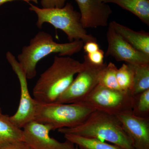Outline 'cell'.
I'll use <instances>...</instances> for the list:
<instances>
[{
	"label": "cell",
	"mask_w": 149,
	"mask_h": 149,
	"mask_svg": "<svg viewBox=\"0 0 149 149\" xmlns=\"http://www.w3.org/2000/svg\"><path fill=\"white\" fill-rule=\"evenodd\" d=\"M131 65L134 72L133 86L131 93L134 97L149 89V64Z\"/></svg>",
	"instance_id": "17"
},
{
	"label": "cell",
	"mask_w": 149,
	"mask_h": 149,
	"mask_svg": "<svg viewBox=\"0 0 149 149\" xmlns=\"http://www.w3.org/2000/svg\"><path fill=\"white\" fill-rule=\"evenodd\" d=\"M23 139L22 129L18 128L12 122L8 115L0 114V146Z\"/></svg>",
	"instance_id": "15"
},
{
	"label": "cell",
	"mask_w": 149,
	"mask_h": 149,
	"mask_svg": "<svg viewBox=\"0 0 149 149\" xmlns=\"http://www.w3.org/2000/svg\"><path fill=\"white\" fill-rule=\"evenodd\" d=\"M62 134H71L107 141L123 149H135L117 116L95 110L80 125L58 130Z\"/></svg>",
	"instance_id": "2"
},
{
	"label": "cell",
	"mask_w": 149,
	"mask_h": 149,
	"mask_svg": "<svg viewBox=\"0 0 149 149\" xmlns=\"http://www.w3.org/2000/svg\"><path fill=\"white\" fill-rule=\"evenodd\" d=\"M67 141L76 145L79 149H123L116 145L99 139L82 137L71 134H65Z\"/></svg>",
	"instance_id": "16"
},
{
	"label": "cell",
	"mask_w": 149,
	"mask_h": 149,
	"mask_svg": "<svg viewBox=\"0 0 149 149\" xmlns=\"http://www.w3.org/2000/svg\"><path fill=\"white\" fill-rule=\"evenodd\" d=\"M29 10L37 16L36 26L42 28L45 23L52 25L56 29L63 31L69 42L82 40L84 42H97V39L88 34L83 27L80 12L75 10L70 3H67L62 8H40L29 3Z\"/></svg>",
	"instance_id": "4"
},
{
	"label": "cell",
	"mask_w": 149,
	"mask_h": 149,
	"mask_svg": "<svg viewBox=\"0 0 149 149\" xmlns=\"http://www.w3.org/2000/svg\"><path fill=\"white\" fill-rule=\"evenodd\" d=\"M6 58L13 70L17 76L20 88V97L17 111L10 116V120L18 128H23L27 123L34 120L38 102L30 95L27 78L15 56L10 52L6 54Z\"/></svg>",
	"instance_id": "8"
},
{
	"label": "cell",
	"mask_w": 149,
	"mask_h": 149,
	"mask_svg": "<svg viewBox=\"0 0 149 149\" xmlns=\"http://www.w3.org/2000/svg\"><path fill=\"white\" fill-rule=\"evenodd\" d=\"M74 149H79L78 148H77V147H76V148H74Z\"/></svg>",
	"instance_id": "28"
},
{
	"label": "cell",
	"mask_w": 149,
	"mask_h": 149,
	"mask_svg": "<svg viewBox=\"0 0 149 149\" xmlns=\"http://www.w3.org/2000/svg\"><path fill=\"white\" fill-rule=\"evenodd\" d=\"M85 66L78 72L67 89L55 102L59 103L77 102L89 95L99 84L100 78L107 63L97 65L91 63L84 56Z\"/></svg>",
	"instance_id": "7"
},
{
	"label": "cell",
	"mask_w": 149,
	"mask_h": 149,
	"mask_svg": "<svg viewBox=\"0 0 149 149\" xmlns=\"http://www.w3.org/2000/svg\"><path fill=\"white\" fill-rule=\"evenodd\" d=\"M0 149H32L23 140L8 142L0 146Z\"/></svg>",
	"instance_id": "21"
},
{
	"label": "cell",
	"mask_w": 149,
	"mask_h": 149,
	"mask_svg": "<svg viewBox=\"0 0 149 149\" xmlns=\"http://www.w3.org/2000/svg\"><path fill=\"white\" fill-rule=\"evenodd\" d=\"M84 66V63L70 56H55L53 63L40 74L33 88L34 99L40 103L54 102Z\"/></svg>",
	"instance_id": "1"
},
{
	"label": "cell",
	"mask_w": 149,
	"mask_h": 149,
	"mask_svg": "<svg viewBox=\"0 0 149 149\" xmlns=\"http://www.w3.org/2000/svg\"><path fill=\"white\" fill-rule=\"evenodd\" d=\"M100 1L102 2L105 3V2L107 0H100Z\"/></svg>",
	"instance_id": "26"
},
{
	"label": "cell",
	"mask_w": 149,
	"mask_h": 149,
	"mask_svg": "<svg viewBox=\"0 0 149 149\" xmlns=\"http://www.w3.org/2000/svg\"><path fill=\"white\" fill-rule=\"evenodd\" d=\"M116 116L131 140L134 149H149L148 117L136 115L132 111Z\"/></svg>",
	"instance_id": "11"
},
{
	"label": "cell",
	"mask_w": 149,
	"mask_h": 149,
	"mask_svg": "<svg viewBox=\"0 0 149 149\" xmlns=\"http://www.w3.org/2000/svg\"><path fill=\"white\" fill-rule=\"evenodd\" d=\"M22 1L25 2L30 3V2H34L35 3H38L39 0H0V6L2 5L3 4L10 2L13 1Z\"/></svg>",
	"instance_id": "25"
},
{
	"label": "cell",
	"mask_w": 149,
	"mask_h": 149,
	"mask_svg": "<svg viewBox=\"0 0 149 149\" xmlns=\"http://www.w3.org/2000/svg\"><path fill=\"white\" fill-rule=\"evenodd\" d=\"M95 111L81 104L38 103L34 120L47 124L53 130L80 125Z\"/></svg>",
	"instance_id": "5"
},
{
	"label": "cell",
	"mask_w": 149,
	"mask_h": 149,
	"mask_svg": "<svg viewBox=\"0 0 149 149\" xmlns=\"http://www.w3.org/2000/svg\"><path fill=\"white\" fill-rule=\"evenodd\" d=\"M115 30L137 50L149 56V33L136 32L129 27L113 21L110 22Z\"/></svg>",
	"instance_id": "13"
},
{
	"label": "cell",
	"mask_w": 149,
	"mask_h": 149,
	"mask_svg": "<svg viewBox=\"0 0 149 149\" xmlns=\"http://www.w3.org/2000/svg\"><path fill=\"white\" fill-rule=\"evenodd\" d=\"M84 44L82 40L57 43L54 41L50 34L40 31L30 40L29 45L22 47L21 53L17 56V60L27 79L31 80L36 76L37 63L43 58L52 54H58L62 56H70L79 53L83 49Z\"/></svg>",
	"instance_id": "3"
},
{
	"label": "cell",
	"mask_w": 149,
	"mask_h": 149,
	"mask_svg": "<svg viewBox=\"0 0 149 149\" xmlns=\"http://www.w3.org/2000/svg\"><path fill=\"white\" fill-rule=\"evenodd\" d=\"M134 100L130 92L109 89L98 84L89 95L76 103L95 110L116 115L132 111Z\"/></svg>",
	"instance_id": "6"
},
{
	"label": "cell",
	"mask_w": 149,
	"mask_h": 149,
	"mask_svg": "<svg viewBox=\"0 0 149 149\" xmlns=\"http://www.w3.org/2000/svg\"><path fill=\"white\" fill-rule=\"evenodd\" d=\"M133 113L142 117H148L149 112V89L134 96Z\"/></svg>",
	"instance_id": "20"
},
{
	"label": "cell",
	"mask_w": 149,
	"mask_h": 149,
	"mask_svg": "<svg viewBox=\"0 0 149 149\" xmlns=\"http://www.w3.org/2000/svg\"><path fill=\"white\" fill-rule=\"evenodd\" d=\"M116 76L120 90L131 93L134 82V72L132 66L123 63L118 69Z\"/></svg>",
	"instance_id": "18"
},
{
	"label": "cell",
	"mask_w": 149,
	"mask_h": 149,
	"mask_svg": "<svg viewBox=\"0 0 149 149\" xmlns=\"http://www.w3.org/2000/svg\"><path fill=\"white\" fill-rule=\"evenodd\" d=\"M83 49L87 54L95 52L100 49L97 42H90L85 43L83 45Z\"/></svg>",
	"instance_id": "24"
},
{
	"label": "cell",
	"mask_w": 149,
	"mask_h": 149,
	"mask_svg": "<svg viewBox=\"0 0 149 149\" xmlns=\"http://www.w3.org/2000/svg\"><path fill=\"white\" fill-rule=\"evenodd\" d=\"M106 37L108 47L105 56H111L116 61H125L131 65L149 64V56L130 45L115 30L110 23Z\"/></svg>",
	"instance_id": "9"
},
{
	"label": "cell",
	"mask_w": 149,
	"mask_h": 149,
	"mask_svg": "<svg viewBox=\"0 0 149 149\" xmlns=\"http://www.w3.org/2000/svg\"><path fill=\"white\" fill-rule=\"evenodd\" d=\"M67 0H41L42 8H62L64 6Z\"/></svg>",
	"instance_id": "23"
},
{
	"label": "cell",
	"mask_w": 149,
	"mask_h": 149,
	"mask_svg": "<svg viewBox=\"0 0 149 149\" xmlns=\"http://www.w3.org/2000/svg\"><path fill=\"white\" fill-rule=\"evenodd\" d=\"M80 9L83 27L95 28L106 27L112 13L110 7L100 0H75Z\"/></svg>",
	"instance_id": "12"
},
{
	"label": "cell",
	"mask_w": 149,
	"mask_h": 149,
	"mask_svg": "<svg viewBox=\"0 0 149 149\" xmlns=\"http://www.w3.org/2000/svg\"><path fill=\"white\" fill-rule=\"evenodd\" d=\"M117 5L133 14L149 26V0H107V3Z\"/></svg>",
	"instance_id": "14"
},
{
	"label": "cell",
	"mask_w": 149,
	"mask_h": 149,
	"mask_svg": "<svg viewBox=\"0 0 149 149\" xmlns=\"http://www.w3.org/2000/svg\"><path fill=\"white\" fill-rule=\"evenodd\" d=\"M89 61L93 64L100 65L103 64L104 52L102 50L99 49L97 51L86 55Z\"/></svg>",
	"instance_id": "22"
},
{
	"label": "cell",
	"mask_w": 149,
	"mask_h": 149,
	"mask_svg": "<svg viewBox=\"0 0 149 149\" xmlns=\"http://www.w3.org/2000/svg\"><path fill=\"white\" fill-rule=\"evenodd\" d=\"M1 113H2V109L1 108V105H0V114H1Z\"/></svg>",
	"instance_id": "27"
},
{
	"label": "cell",
	"mask_w": 149,
	"mask_h": 149,
	"mask_svg": "<svg viewBox=\"0 0 149 149\" xmlns=\"http://www.w3.org/2000/svg\"><path fill=\"white\" fill-rule=\"evenodd\" d=\"M22 129L23 140L32 149H74V145L66 141L59 142L49 135L53 130L47 124L35 120L27 123Z\"/></svg>",
	"instance_id": "10"
},
{
	"label": "cell",
	"mask_w": 149,
	"mask_h": 149,
	"mask_svg": "<svg viewBox=\"0 0 149 149\" xmlns=\"http://www.w3.org/2000/svg\"><path fill=\"white\" fill-rule=\"evenodd\" d=\"M118 68L112 62L107 64L102 72L99 85L113 90H120L116 79V72Z\"/></svg>",
	"instance_id": "19"
}]
</instances>
